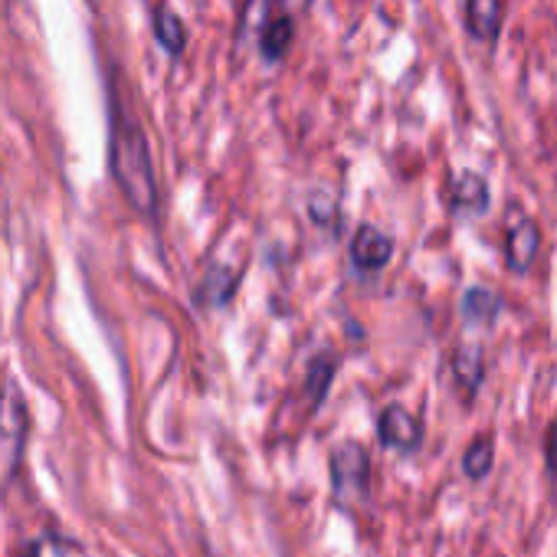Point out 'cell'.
Listing matches in <instances>:
<instances>
[{
    "mask_svg": "<svg viewBox=\"0 0 557 557\" xmlns=\"http://www.w3.org/2000/svg\"><path fill=\"white\" fill-rule=\"evenodd\" d=\"M109 168L112 177L128 200V207L141 216L158 213V177L145 128L135 112L125 109L119 96H112V135H109Z\"/></svg>",
    "mask_w": 557,
    "mask_h": 557,
    "instance_id": "cell-1",
    "label": "cell"
},
{
    "mask_svg": "<svg viewBox=\"0 0 557 557\" xmlns=\"http://www.w3.org/2000/svg\"><path fill=\"white\" fill-rule=\"evenodd\" d=\"M27 443V407L14 384L0 391V462L14 466Z\"/></svg>",
    "mask_w": 557,
    "mask_h": 557,
    "instance_id": "cell-2",
    "label": "cell"
},
{
    "mask_svg": "<svg viewBox=\"0 0 557 557\" xmlns=\"http://www.w3.org/2000/svg\"><path fill=\"white\" fill-rule=\"evenodd\" d=\"M368 479H371L368 449L358 446V443H342V446L332 453V482H335V492H338V495L364 492V488H368Z\"/></svg>",
    "mask_w": 557,
    "mask_h": 557,
    "instance_id": "cell-3",
    "label": "cell"
},
{
    "mask_svg": "<svg viewBox=\"0 0 557 557\" xmlns=\"http://www.w3.org/2000/svg\"><path fill=\"white\" fill-rule=\"evenodd\" d=\"M377 433H381V443L397 449V453H413L420 446V440H423V430H420L417 417L400 404H394V407H387L381 413Z\"/></svg>",
    "mask_w": 557,
    "mask_h": 557,
    "instance_id": "cell-4",
    "label": "cell"
},
{
    "mask_svg": "<svg viewBox=\"0 0 557 557\" xmlns=\"http://www.w3.org/2000/svg\"><path fill=\"white\" fill-rule=\"evenodd\" d=\"M394 256V239L377 226H361L351 239V259L364 272H381Z\"/></svg>",
    "mask_w": 557,
    "mask_h": 557,
    "instance_id": "cell-5",
    "label": "cell"
},
{
    "mask_svg": "<svg viewBox=\"0 0 557 557\" xmlns=\"http://www.w3.org/2000/svg\"><path fill=\"white\" fill-rule=\"evenodd\" d=\"M537 246H541V233L534 226V220L521 216L511 230H508V243H505V256H508V265L515 272H524L534 256H537Z\"/></svg>",
    "mask_w": 557,
    "mask_h": 557,
    "instance_id": "cell-6",
    "label": "cell"
},
{
    "mask_svg": "<svg viewBox=\"0 0 557 557\" xmlns=\"http://www.w3.org/2000/svg\"><path fill=\"white\" fill-rule=\"evenodd\" d=\"M466 30L479 44H495L502 30V0H466Z\"/></svg>",
    "mask_w": 557,
    "mask_h": 557,
    "instance_id": "cell-7",
    "label": "cell"
},
{
    "mask_svg": "<svg viewBox=\"0 0 557 557\" xmlns=\"http://www.w3.org/2000/svg\"><path fill=\"white\" fill-rule=\"evenodd\" d=\"M449 197H453V207H456L459 213H482V210L488 207V187H485V181H482L479 174H472V171H466V174H459V177L453 181Z\"/></svg>",
    "mask_w": 557,
    "mask_h": 557,
    "instance_id": "cell-8",
    "label": "cell"
},
{
    "mask_svg": "<svg viewBox=\"0 0 557 557\" xmlns=\"http://www.w3.org/2000/svg\"><path fill=\"white\" fill-rule=\"evenodd\" d=\"M154 40L168 57H181L187 47V27L181 24V17L171 8H158L154 11Z\"/></svg>",
    "mask_w": 557,
    "mask_h": 557,
    "instance_id": "cell-9",
    "label": "cell"
},
{
    "mask_svg": "<svg viewBox=\"0 0 557 557\" xmlns=\"http://www.w3.org/2000/svg\"><path fill=\"white\" fill-rule=\"evenodd\" d=\"M293 37H296V21L289 17V14H283V17H272L269 24H265V30H262V44H259V50H262V57L265 60H283L286 53H289V47H293Z\"/></svg>",
    "mask_w": 557,
    "mask_h": 557,
    "instance_id": "cell-10",
    "label": "cell"
},
{
    "mask_svg": "<svg viewBox=\"0 0 557 557\" xmlns=\"http://www.w3.org/2000/svg\"><path fill=\"white\" fill-rule=\"evenodd\" d=\"M236 272L233 269H226V265H210V272H207V278H203V286H200V299L203 302H213V306H223L230 296H233V289H236Z\"/></svg>",
    "mask_w": 557,
    "mask_h": 557,
    "instance_id": "cell-11",
    "label": "cell"
},
{
    "mask_svg": "<svg viewBox=\"0 0 557 557\" xmlns=\"http://www.w3.org/2000/svg\"><path fill=\"white\" fill-rule=\"evenodd\" d=\"M498 296L495 293H485V289H472V293H466V299H462V315L469 319V322H482V325H488L492 319H495V312H498Z\"/></svg>",
    "mask_w": 557,
    "mask_h": 557,
    "instance_id": "cell-12",
    "label": "cell"
},
{
    "mask_svg": "<svg viewBox=\"0 0 557 557\" xmlns=\"http://www.w3.org/2000/svg\"><path fill=\"white\" fill-rule=\"evenodd\" d=\"M456 377L469 387H479L482 381V351L479 348H459L456 355Z\"/></svg>",
    "mask_w": 557,
    "mask_h": 557,
    "instance_id": "cell-13",
    "label": "cell"
},
{
    "mask_svg": "<svg viewBox=\"0 0 557 557\" xmlns=\"http://www.w3.org/2000/svg\"><path fill=\"white\" fill-rule=\"evenodd\" d=\"M332 377H335V358H319V361L312 364V371H309V384H306L309 397L322 404V397H325Z\"/></svg>",
    "mask_w": 557,
    "mask_h": 557,
    "instance_id": "cell-14",
    "label": "cell"
},
{
    "mask_svg": "<svg viewBox=\"0 0 557 557\" xmlns=\"http://www.w3.org/2000/svg\"><path fill=\"white\" fill-rule=\"evenodd\" d=\"M462 469H466V475L482 479V475L492 469V443H488V440H475L472 449H469L466 459H462Z\"/></svg>",
    "mask_w": 557,
    "mask_h": 557,
    "instance_id": "cell-15",
    "label": "cell"
},
{
    "mask_svg": "<svg viewBox=\"0 0 557 557\" xmlns=\"http://www.w3.org/2000/svg\"><path fill=\"white\" fill-rule=\"evenodd\" d=\"M309 210H312V220L315 223H329V220H335V200H329V197H312V203H309Z\"/></svg>",
    "mask_w": 557,
    "mask_h": 557,
    "instance_id": "cell-16",
    "label": "cell"
},
{
    "mask_svg": "<svg viewBox=\"0 0 557 557\" xmlns=\"http://www.w3.org/2000/svg\"><path fill=\"white\" fill-rule=\"evenodd\" d=\"M547 469H550V475L557 479V423H554L550 433H547Z\"/></svg>",
    "mask_w": 557,
    "mask_h": 557,
    "instance_id": "cell-17",
    "label": "cell"
},
{
    "mask_svg": "<svg viewBox=\"0 0 557 557\" xmlns=\"http://www.w3.org/2000/svg\"><path fill=\"white\" fill-rule=\"evenodd\" d=\"M283 4H286V8H293V11H306V8L312 4V0H283Z\"/></svg>",
    "mask_w": 557,
    "mask_h": 557,
    "instance_id": "cell-18",
    "label": "cell"
}]
</instances>
